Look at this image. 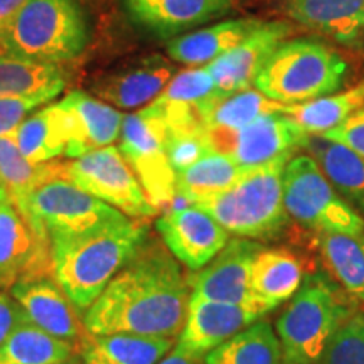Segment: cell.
I'll list each match as a JSON object with an SVG mask.
<instances>
[{"mask_svg": "<svg viewBox=\"0 0 364 364\" xmlns=\"http://www.w3.org/2000/svg\"><path fill=\"white\" fill-rule=\"evenodd\" d=\"M189 277L166 245L144 241L85 314L90 334L179 338L191 300Z\"/></svg>", "mask_w": 364, "mask_h": 364, "instance_id": "obj_1", "label": "cell"}, {"mask_svg": "<svg viewBox=\"0 0 364 364\" xmlns=\"http://www.w3.org/2000/svg\"><path fill=\"white\" fill-rule=\"evenodd\" d=\"M145 238V221L125 215L85 233L51 236L54 279L81 312L88 311L105 287L139 252Z\"/></svg>", "mask_w": 364, "mask_h": 364, "instance_id": "obj_2", "label": "cell"}, {"mask_svg": "<svg viewBox=\"0 0 364 364\" xmlns=\"http://www.w3.org/2000/svg\"><path fill=\"white\" fill-rule=\"evenodd\" d=\"M295 152L282 154L257 167H247L230 189L193 206L204 209L230 235L255 241L275 240L290 218L284 206L282 179Z\"/></svg>", "mask_w": 364, "mask_h": 364, "instance_id": "obj_3", "label": "cell"}, {"mask_svg": "<svg viewBox=\"0 0 364 364\" xmlns=\"http://www.w3.org/2000/svg\"><path fill=\"white\" fill-rule=\"evenodd\" d=\"M90 41L80 0H29L0 33L6 54L61 65L78 58Z\"/></svg>", "mask_w": 364, "mask_h": 364, "instance_id": "obj_4", "label": "cell"}, {"mask_svg": "<svg viewBox=\"0 0 364 364\" xmlns=\"http://www.w3.org/2000/svg\"><path fill=\"white\" fill-rule=\"evenodd\" d=\"M353 312L329 275H307L275 322L284 364H321L331 338Z\"/></svg>", "mask_w": 364, "mask_h": 364, "instance_id": "obj_5", "label": "cell"}, {"mask_svg": "<svg viewBox=\"0 0 364 364\" xmlns=\"http://www.w3.org/2000/svg\"><path fill=\"white\" fill-rule=\"evenodd\" d=\"M348 63L331 46L309 38L282 43L258 73L253 88L280 105L327 97L344 86Z\"/></svg>", "mask_w": 364, "mask_h": 364, "instance_id": "obj_6", "label": "cell"}, {"mask_svg": "<svg viewBox=\"0 0 364 364\" xmlns=\"http://www.w3.org/2000/svg\"><path fill=\"white\" fill-rule=\"evenodd\" d=\"M282 189L287 215L300 226L314 233L364 236V220L341 198L311 154L287 162Z\"/></svg>", "mask_w": 364, "mask_h": 364, "instance_id": "obj_7", "label": "cell"}, {"mask_svg": "<svg viewBox=\"0 0 364 364\" xmlns=\"http://www.w3.org/2000/svg\"><path fill=\"white\" fill-rule=\"evenodd\" d=\"M166 140L167 124L152 103L125 115L120 152L159 211L169 208L176 198V172L167 159Z\"/></svg>", "mask_w": 364, "mask_h": 364, "instance_id": "obj_8", "label": "cell"}, {"mask_svg": "<svg viewBox=\"0 0 364 364\" xmlns=\"http://www.w3.org/2000/svg\"><path fill=\"white\" fill-rule=\"evenodd\" d=\"M68 181L134 220H149L159 213L129 162L113 145L68 164Z\"/></svg>", "mask_w": 364, "mask_h": 364, "instance_id": "obj_9", "label": "cell"}, {"mask_svg": "<svg viewBox=\"0 0 364 364\" xmlns=\"http://www.w3.org/2000/svg\"><path fill=\"white\" fill-rule=\"evenodd\" d=\"M124 215L68 179L41 186L31 196L27 218L33 230L51 236H73Z\"/></svg>", "mask_w": 364, "mask_h": 364, "instance_id": "obj_10", "label": "cell"}, {"mask_svg": "<svg viewBox=\"0 0 364 364\" xmlns=\"http://www.w3.org/2000/svg\"><path fill=\"white\" fill-rule=\"evenodd\" d=\"M41 277H54L51 238L33 230L6 199L0 203V289Z\"/></svg>", "mask_w": 364, "mask_h": 364, "instance_id": "obj_11", "label": "cell"}, {"mask_svg": "<svg viewBox=\"0 0 364 364\" xmlns=\"http://www.w3.org/2000/svg\"><path fill=\"white\" fill-rule=\"evenodd\" d=\"M262 243L248 238H230L225 248L206 267L189 277L191 297L250 306L262 311L252 299V267ZM263 312V311H262ZM267 316V312H263Z\"/></svg>", "mask_w": 364, "mask_h": 364, "instance_id": "obj_12", "label": "cell"}, {"mask_svg": "<svg viewBox=\"0 0 364 364\" xmlns=\"http://www.w3.org/2000/svg\"><path fill=\"white\" fill-rule=\"evenodd\" d=\"M172 257L193 272L208 265L230 241V233L198 206L169 208L156 221Z\"/></svg>", "mask_w": 364, "mask_h": 364, "instance_id": "obj_13", "label": "cell"}, {"mask_svg": "<svg viewBox=\"0 0 364 364\" xmlns=\"http://www.w3.org/2000/svg\"><path fill=\"white\" fill-rule=\"evenodd\" d=\"M265 316L250 306L191 297L188 317L174 348L176 353L203 361L208 353Z\"/></svg>", "mask_w": 364, "mask_h": 364, "instance_id": "obj_14", "label": "cell"}, {"mask_svg": "<svg viewBox=\"0 0 364 364\" xmlns=\"http://www.w3.org/2000/svg\"><path fill=\"white\" fill-rule=\"evenodd\" d=\"M12 297L24 309L27 318L41 331L68 341L81 349L90 332L81 311L73 304L54 277L21 280L11 289Z\"/></svg>", "mask_w": 364, "mask_h": 364, "instance_id": "obj_15", "label": "cell"}, {"mask_svg": "<svg viewBox=\"0 0 364 364\" xmlns=\"http://www.w3.org/2000/svg\"><path fill=\"white\" fill-rule=\"evenodd\" d=\"M307 140L309 134L279 110L265 113L236 134L226 136L216 147V152L226 154L241 167H257L282 154L306 149Z\"/></svg>", "mask_w": 364, "mask_h": 364, "instance_id": "obj_16", "label": "cell"}, {"mask_svg": "<svg viewBox=\"0 0 364 364\" xmlns=\"http://www.w3.org/2000/svg\"><path fill=\"white\" fill-rule=\"evenodd\" d=\"M292 34V27L284 21H263L248 38L216 58L206 66L215 80L218 93L231 95L253 88L258 73L282 43Z\"/></svg>", "mask_w": 364, "mask_h": 364, "instance_id": "obj_17", "label": "cell"}, {"mask_svg": "<svg viewBox=\"0 0 364 364\" xmlns=\"http://www.w3.org/2000/svg\"><path fill=\"white\" fill-rule=\"evenodd\" d=\"M56 107L66 129L68 159L108 147L120 136L125 115L103 100L90 97L85 91H71Z\"/></svg>", "mask_w": 364, "mask_h": 364, "instance_id": "obj_18", "label": "cell"}, {"mask_svg": "<svg viewBox=\"0 0 364 364\" xmlns=\"http://www.w3.org/2000/svg\"><path fill=\"white\" fill-rule=\"evenodd\" d=\"M176 76V66L161 54H150L117 70L105 73L93 83V91L100 100L112 107L145 108L166 90Z\"/></svg>", "mask_w": 364, "mask_h": 364, "instance_id": "obj_19", "label": "cell"}, {"mask_svg": "<svg viewBox=\"0 0 364 364\" xmlns=\"http://www.w3.org/2000/svg\"><path fill=\"white\" fill-rule=\"evenodd\" d=\"M130 21L161 39H174L220 19L235 0H122Z\"/></svg>", "mask_w": 364, "mask_h": 364, "instance_id": "obj_20", "label": "cell"}, {"mask_svg": "<svg viewBox=\"0 0 364 364\" xmlns=\"http://www.w3.org/2000/svg\"><path fill=\"white\" fill-rule=\"evenodd\" d=\"M285 11L309 31L346 48L364 43V0H287Z\"/></svg>", "mask_w": 364, "mask_h": 364, "instance_id": "obj_21", "label": "cell"}, {"mask_svg": "<svg viewBox=\"0 0 364 364\" xmlns=\"http://www.w3.org/2000/svg\"><path fill=\"white\" fill-rule=\"evenodd\" d=\"M218 95V88L206 66L176 73L152 105L159 108L169 130L204 129L201 110Z\"/></svg>", "mask_w": 364, "mask_h": 364, "instance_id": "obj_22", "label": "cell"}, {"mask_svg": "<svg viewBox=\"0 0 364 364\" xmlns=\"http://www.w3.org/2000/svg\"><path fill=\"white\" fill-rule=\"evenodd\" d=\"M304 265L289 248L263 247L252 267V299L263 312L289 302L304 284Z\"/></svg>", "mask_w": 364, "mask_h": 364, "instance_id": "obj_23", "label": "cell"}, {"mask_svg": "<svg viewBox=\"0 0 364 364\" xmlns=\"http://www.w3.org/2000/svg\"><path fill=\"white\" fill-rule=\"evenodd\" d=\"M262 24L263 21L258 17H236L216 22L171 39L167 43V54L179 65L208 66L216 58L238 46Z\"/></svg>", "mask_w": 364, "mask_h": 364, "instance_id": "obj_24", "label": "cell"}, {"mask_svg": "<svg viewBox=\"0 0 364 364\" xmlns=\"http://www.w3.org/2000/svg\"><path fill=\"white\" fill-rule=\"evenodd\" d=\"M0 174L7 191V199L21 216L27 218L31 196L41 186L56 179H68V164L63 161L31 162L22 156L16 134L0 136Z\"/></svg>", "mask_w": 364, "mask_h": 364, "instance_id": "obj_25", "label": "cell"}, {"mask_svg": "<svg viewBox=\"0 0 364 364\" xmlns=\"http://www.w3.org/2000/svg\"><path fill=\"white\" fill-rule=\"evenodd\" d=\"M284 105L273 102L257 88L236 91L231 95H220L201 110V122L206 130L213 150H216L226 136L252 124L265 113L279 112Z\"/></svg>", "mask_w": 364, "mask_h": 364, "instance_id": "obj_26", "label": "cell"}, {"mask_svg": "<svg viewBox=\"0 0 364 364\" xmlns=\"http://www.w3.org/2000/svg\"><path fill=\"white\" fill-rule=\"evenodd\" d=\"M306 149L341 198L364 220V159L318 135H309Z\"/></svg>", "mask_w": 364, "mask_h": 364, "instance_id": "obj_27", "label": "cell"}, {"mask_svg": "<svg viewBox=\"0 0 364 364\" xmlns=\"http://www.w3.org/2000/svg\"><path fill=\"white\" fill-rule=\"evenodd\" d=\"M174 339L136 334L93 336L81 346L85 364H157L171 351Z\"/></svg>", "mask_w": 364, "mask_h": 364, "instance_id": "obj_28", "label": "cell"}, {"mask_svg": "<svg viewBox=\"0 0 364 364\" xmlns=\"http://www.w3.org/2000/svg\"><path fill=\"white\" fill-rule=\"evenodd\" d=\"M312 243L332 280L364 304V236L317 231Z\"/></svg>", "mask_w": 364, "mask_h": 364, "instance_id": "obj_29", "label": "cell"}, {"mask_svg": "<svg viewBox=\"0 0 364 364\" xmlns=\"http://www.w3.org/2000/svg\"><path fill=\"white\" fill-rule=\"evenodd\" d=\"M245 169L247 167L238 166L230 156L213 150L188 169L176 174V196H179L191 206L206 201L213 196L230 189Z\"/></svg>", "mask_w": 364, "mask_h": 364, "instance_id": "obj_30", "label": "cell"}, {"mask_svg": "<svg viewBox=\"0 0 364 364\" xmlns=\"http://www.w3.org/2000/svg\"><path fill=\"white\" fill-rule=\"evenodd\" d=\"M65 86L66 75L59 65L0 54V97L51 95L56 98Z\"/></svg>", "mask_w": 364, "mask_h": 364, "instance_id": "obj_31", "label": "cell"}, {"mask_svg": "<svg viewBox=\"0 0 364 364\" xmlns=\"http://www.w3.org/2000/svg\"><path fill=\"white\" fill-rule=\"evenodd\" d=\"M204 364H284V353L275 329L260 318L208 353Z\"/></svg>", "mask_w": 364, "mask_h": 364, "instance_id": "obj_32", "label": "cell"}, {"mask_svg": "<svg viewBox=\"0 0 364 364\" xmlns=\"http://www.w3.org/2000/svg\"><path fill=\"white\" fill-rule=\"evenodd\" d=\"M364 105V81L343 91L321 97L306 103L284 105L282 112L289 115L309 135L322 136Z\"/></svg>", "mask_w": 364, "mask_h": 364, "instance_id": "obj_33", "label": "cell"}, {"mask_svg": "<svg viewBox=\"0 0 364 364\" xmlns=\"http://www.w3.org/2000/svg\"><path fill=\"white\" fill-rule=\"evenodd\" d=\"M80 354L68 341L58 339L26 321L0 346V364H61Z\"/></svg>", "mask_w": 364, "mask_h": 364, "instance_id": "obj_34", "label": "cell"}, {"mask_svg": "<svg viewBox=\"0 0 364 364\" xmlns=\"http://www.w3.org/2000/svg\"><path fill=\"white\" fill-rule=\"evenodd\" d=\"M21 154L31 162H49L66 154L68 136L56 103L22 122L16 132Z\"/></svg>", "mask_w": 364, "mask_h": 364, "instance_id": "obj_35", "label": "cell"}, {"mask_svg": "<svg viewBox=\"0 0 364 364\" xmlns=\"http://www.w3.org/2000/svg\"><path fill=\"white\" fill-rule=\"evenodd\" d=\"M321 364H364V311H354L339 326Z\"/></svg>", "mask_w": 364, "mask_h": 364, "instance_id": "obj_36", "label": "cell"}, {"mask_svg": "<svg viewBox=\"0 0 364 364\" xmlns=\"http://www.w3.org/2000/svg\"><path fill=\"white\" fill-rule=\"evenodd\" d=\"M167 159H169L171 167L176 174L181 171L188 169L194 162L206 154L213 152L211 144H209L206 130H169L167 129L166 140Z\"/></svg>", "mask_w": 364, "mask_h": 364, "instance_id": "obj_37", "label": "cell"}, {"mask_svg": "<svg viewBox=\"0 0 364 364\" xmlns=\"http://www.w3.org/2000/svg\"><path fill=\"white\" fill-rule=\"evenodd\" d=\"M51 95H29V97H0V136L14 135L36 108L51 102Z\"/></svg>", "mask_w": 364, "mask_h": 364, "instance_id": "obj_38", "label": "cell"}, {"mask_svg": "<svg viewBox=\"0 0 364 364\" xmlns=\"http://www.w3.org/2000/svg\"><path fill=\"white\" fill-rule=\"evenodd\" d=\"M322 139L344 145L364 159V105L339 127L326 132Z\"/></svg>", "mask_w": 364, "mask_h": 364, "instance_id": "obj_39", "label": "cell"}, {"mask_svg": "<svg viewBox=\"0 0 364 364\" xmlns=\"http://www.w3.org/2000/svg\"><path fill=\"white\" fill-rule=\"evenodd\" d=\"M26 321H29V318H27L21 304L12 295L0 290V346L6 343L9 336Z\"/></svg>", "mask_w": 364, "mask_h": 364, "instance_id": "obj_40", "label": "cell"}, {"mask_svg": "<svg viewBox=\"0 0 364 364\" xmlns=\"http://www.w3.org/2000/svg\"><path fill=\"white\" fill-rule=\"evenodd\" d=\"M29 0H0V33Z\"/></svg>", "mask_w": 364, "mask_h": 364, "instance_id": "obj_41", "label": "cell"}, {"mask_svg": "<svg viewBox=\"0 0 364 364\" xmlns=\"http://www.w3.org/2000/svg\"><path fill=\"white\" fill-rule=\"evenodd\" d=\"M157 364H201V361H199V359H193L189 356H184V354L172 351L169 356L161 359Z\"/></svg>", "mask_w": 364, "mask_h": 364, "instance_id": "obj_42", "label": "cell"}, {"mask_svg": "<svg viewBox=\"0 0 364 364\" xmlns=\"http://www.w3.org/2000/svg\"><path fill=\"white\" fill-rule=\"evenodd\" d=\"M0 193H7L6 186H4V181H2V174H0Z\"/></svg>", "mask_w": 364, "mask_h": 364, "instance_id": "obj_43", "label": "cell"}, {"mask_svg": "<svg viewBox=\"0 0 364 364\" xmlns=\"http://www.w3.org/2000/svg\"><path fill=\"white\" fill-rule=\"evenodd\" d=\"M6 199H7V193H0V203L6 201Z\"/></svg>", "mask_w": 364, "mask_h": 364, "instance_id": "obj_44", "label": "cell"}, {"mask_svg": "<svg viewBox=\"0 0 364 364\" xmlns=\"http://www.w3.org/2000/svg\"><path fill=\"white\" fill-rule=\"evenodd\" d=\"M61 364H78V361H76V359L73 358V359H70V361H66V363H61Z\"/></svg>", "mask_w": 364, "mask_h": 364, "instance_id": "obj_45", "label": "cell"}, {"mask_svg": "<svg viewBox=\"0 0 364 364\" xmlns=\"http://www.w3.org/2000/svg\"><path fill=\"white\" fill-rule=\"evenodd\" d=\"M0 51H2V49H0ZM2 53H4V51H2Z\"/></svg>", "mask_w": 364, "mask_h": 364, "instance_id": "obj_46", "label": "cell"}, {"mask_svg": "<svg viewBox=\"0 0 364 364\" xmlns=\"http://www.w3.org/2000/svg\"><path fill=\"white\" fill-rule=\"evenodd\" d=\"M363 46H364V43H363Z\"/></svg>", "mask_w": 364, "mask_h": 364, "instance_id": "obj_47", "label": "cell"}]
</instances>
